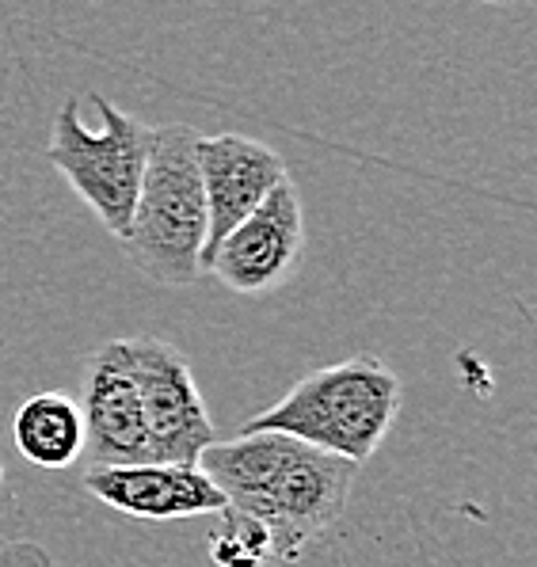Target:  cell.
Wrapping results in <instances>:
<instances>
[{
    "mask_svg": "<svg viewBox=\"0 0 537 567\" xmlns=\"http://www.w3.org/2000/svg\"><path fill=\"white\" fill-rule=\"evenodd\" d=\"M81 419H84V457H89V468L153 465L142 396H137L134 373H130L123 339L103 343L89 359Z\"/></svg>",
    "mask_w": 537,
    "mask_h": 567,
    "instance_id": "cell-7",
    "label": "cell"
},
{
    "mask_svg": "<svg viewBox=\"0 0 537 567\" xmlns=\"http://www.w3.org/2000/svg\"><path fill=\"white\" fill-rule=\"evenodd\" d=\"M195 145L198 130L187 122L153 130L134 217L126 237L118 240L130 267L157 286H190L203 278L206 195L198 179Z\"/></svg>",
    "mask_w": 537,
    "mask_h": 567,
    "instance_id": "cell-3",
    "label": "cell"
},
{
    "mask_svg": "<svg viewBox=\"0 0 537 567\" xmlns=\"http://www.w3.org/2000/svg\"><path fill=\"white\" fill-rule=\"evenodd\" d=\"M12 442L39 468H73L84 457L81 404L69 392H34L12 415Z\"/></svg>",
    "mask_w": 537,
    "mask_h": 567,
    "instance_id": "cell-10",
    "label": "cell"
},
{
    "mask_svg": "<svg viewBox=\"0 0 537 567\" xmlns=\"http://www.w3.org/2000/svg\"><path fill=\"white\" fill-rule=\"evenodd\" d=\"M210 560L218 567H264L271 564V537L256 518L225 507L210 534Z\"/></svg>",
    "mask_w": 537,
    "mask_h": 567,
    "instance_id": "cell-11",
    "label": "cell"
},
{
    "mask_svg": "<svg viewBox=\"0 0 537 567\" xmlns=\"http://www.w3.org/2000/svg\"><path fill=\"white\" fill-rule=\"evenodd\" d=\"M123 347L142 396L153 465H195L214 446V419L190 362L161 336H126Z\"/></svg>",
    "mask_w": 537,
    "mask_h": 567,
    "instance_id": "cell-5",
    "label": "cell"
},
{
    "mask_svg": "<svg viewBox=\"0 0 537 567\" xmlns=\"http://www.w3.org/2000/svg\"><path fill=\"white\" fill-rule=\"evenodd\" d=\"M401 412V378L374 354L320 365L306 373L275 408L240 426V434L286 439L362 465L378 453Z\"/></svg>",
    "mask_w": 537,
    "mask_h": 567,
    "instance_id": "cell-2",
    "label": "cell"
},
{
    "mask_svg": "<svg viewBox=\"0 0 537 567\" xmlns=\"http://www.w3.org/2000/svg\"><path fill=\"white\" fill-rule=\"evenodd\" d=\"M195 161H198V179H203V195H206V248H203V264H206L210 251L218 248L252 209L264 206V198L271 195L290 172H286V161L271 145L256 142V137H245V134H218V137L198 134Z\"/></svg>",
    "mask_w": 537,
    "mask_h": 567,
    "instance_id": "cell-8",
    "label": "cell"
},
{
    "mask_svg": "<svg viewBox=\"0 0 537 567\" xmlns=\"http://www.w3.org/2000/svg\"><path fill=\"white\" fill-rule=\"evenodd\" d=\"M221 492L225 507L248 514L271 537V560L298 564L320 534L340 522L359 465L286 439L237 434L195 461Z\"/></svg>",
    "mask_w": 537,
    "mask_h": 567,
    "instance_id": "cell-1",
    "label": "cell"
},
{
    "mask_svg": "<svg viewBox=\"0 0 537 567\" xmlns=\"http://www.w3.org/2000/svg\"><path fill=\"white\" fill-rule=\"evenodd\" d=\"M301 251H306V214H301L298 187L286 176L264 198V206L252 209L210 251L203 275H214L233 293L259 298V293L279 290L298 275Z\"/></svg>",
    "mask_w": 537,
    "mask_h": 567,
    "instance_id": "cell-6",
    "label": "cell"
},
{
    "mask_svg": "<svg viewBox=\"0 0 537 567\" xmlns=\"http://www.w3.org/2000/svg\"><path fill=\"white\" fill-rule=\"evenodd\" d=\"M84 487L103 507L145 522H184L225 511L221 492L198 473V465L89 468Z\"/></svg>",
    "mask_w": 537,
    "mask_h": 567,
    "instance_id": "cell-9",
    "label": "cell"
},
{
    "mask_svg": "<svg viewBox=\"0 0 537 567\" xmlns=\"http://www.w3.org/2000/svg\"><path fill=\"white\" fill-rule=\"evenodd\" d=\"M92 103L103 126H84L81 100L69 95L54 118V137L47 145V156L73 187V195L89 203L103 229L115 240H123L130 217H134L137 190H142L145 164H149L153 126L118 111L103 92H92Z\"/></svg>",
    "mask_w": 537,
    "mask_h": 567,
    "instance_id": "cell-4",
    "label": "cell"
}]
</instances>
